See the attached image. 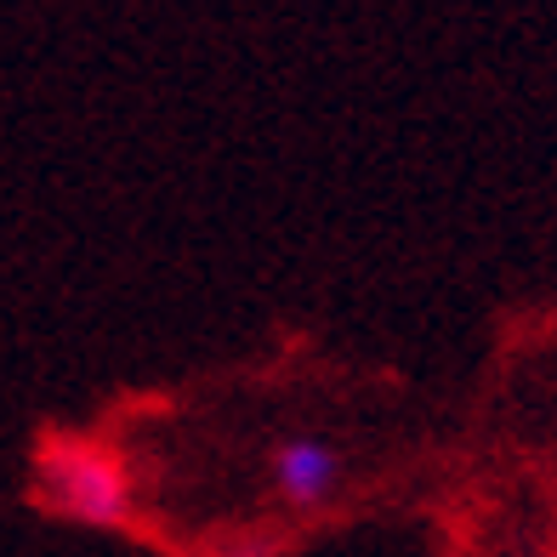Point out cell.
Returning a JSON list of instances; mask_svg holds the SVG:
<instances>
[{
	"mask_svg": "<svg viewBox=\"0 0 557 557\" xmlns=\"http://www.w3.org/2000/svg\"><path fill=\"white\" fill-rule=\"evenodd\" d=\"M40 495L52 512L86 529H114L132 518V478L114 449L91 438H58L40 449Z\"/></svg>",
	"mask_w": 557,
	"mask_h": 557,
	"instance_id": "cell-1",
	"label": "cell"
},
{
	"mask_svg": "<svg viewBox=\"0 0 557 557\" xmlns=\"http://www.w3.org/2000/svg\"><path fill=\"white\" fill-rule=\"evenodd\" d=\"M342 484V449L324 444L313 433H296V438H278L268 449V490L296 506V512H313L336 495Z\"/></svg>",
	"mask_w": 557,
	"mask_h": 557,
	"instance_id": "cell-2",
	"label": "cell"
}]
</instances>
